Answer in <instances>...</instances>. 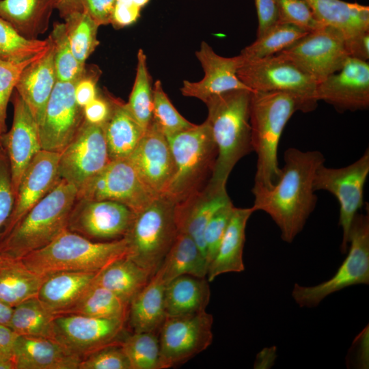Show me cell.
<instances>
[{"mask_svg": "<svg viewBox=\"0 0 369 369\" xmlns=\"http://www.w3.org/2000/svg\"><path fill=\"white\" fill-rule=\"evenodd\" d=\"M128 304L111 291L94 284L62 314H77L100 318L126 320Z\"/></svg>", "mask_w": 369, "mask_h": 369, "instance_id": "obj_37", "label": "cell"}, {"mask_svg": "<svg viewBox=\"0 0 369 369\" xmlns=\"http://www.w3.org/2000/svg\"><path fill=\"white\" fill-rule=\"evenodd\" d=\"M296 100L282 92H251L249 122L251 145L257 155L252 189H269L278 181L282 169L277 152L282 132L295 112Z\"/></svg>", "mask_w": 369, "mask_h": 369, "instance_id": "obj_3", "label": "cell"}, {"mask_svg": "<svg viewBox=\"0 0 369 369\" xmlns=\"http://www.w3.org/2000/svg\"><path fill=\"white\" fill-rule=\"evenodd\" d=\"M126 320L100 318L77 314L54 317V340L81 359L108 345L120 344Z\"/></svg>", "mask_w": 369, "mask_h": 369, "instance_id": "obj_13", "label": "cell"}, {"mask_svg": "<svg viewBox=\"0 0 369 369\" xmlns=\"http://www.w3.org/2000/svg\"><path fill=\"white\" fill-rule=\"evenodd\" d=\"M65 27L72 51L81 64L99 44L98 24L85 12H74L65 19Z\"/></svg>", "mask_w": 369, "mask_h": 369, "instance_id": "obj_41", "label": "cell"}, {"mask_svg": "<svg viewBox=\"0 0 369 369\" xmlns=\"http://www.w3.org/2000/svg\"><path fill=\"white\" fill-rule=\"evenodd\" d=\"M134 215L119 202L77 198L67 229L94 241H113L124 236Z\"/></svg>", "mask_w": 369, "mask_h": 369, "instance_id": "obj_16", "label": "cell"}, {"mask_svg": "<svg viewBox=\"0 0 369 369\" xmlns=\"http://www.w3.org/2000/svg\"><path fill=\"white\" fill-rule=\"evenodd\" d=\"M50 42L45 40H29L22 36L9 23L0 17V59L20 62L45 50Z\"/></svg>", "mask_w": 369, "mask_h": 369, "instance_id": "obj_42", "label": "cell"}, {"mask_svg": "<svg viewBox=\"0 0 369 369\" xmlns=\"http://www.w3.org/2000/svg\"><path fill=\"white\" fill-rule=\"evenodd\" d=\"M11 128L1 138L10 165L14 195L21 179L34 156L42 150L39 126L25 101L15 91Z\"/></svg>", "mask_w": 369, "mask_h": 369, "instance_id": "obj_21", "label": "cell"}, {"mask_svg": "<svg viewBox=\"0 0 369 369\" xmlns=\"http://www.w3.org/2000/svg\"><path fill=\"white\" fill-rule=\"evenodd\" d=\"M111 161L102 125L85 120L60 152L58 171L62 179L77 189Z\"/></svg>", "mask_w": 369, "mask_h": 369, "instance_id": "obj_15", "label": "cell"}, {"mask_svg": "<svg viewBox=\"0 0 369 369\" xmlns=\"http://www.w3.org/2000/svg\"><path fill=\"white\" fill-rule=\"evenodd\" d=\"M308 31L287 23H277L251 44L245 46L239 55L243 61L250 62L272 56L286 49Z\"/></svg>", "mask_w": 369, "mask_h": 369, "instance_id": "obj_38", "label": "cell"}, {"mask_svg": "<svg viewBox=\"0 0 369 369\" xmlns=\"http://www.w3.org/2000/svg\"><path fill=\"white\" fill-rule=\"evenodd\" d=\"M55 315L37 297L13 307L9 327L18 335L54 339Z\"/></svg>", "mask_w": 369, "mask_h": 369, "instance_id": "obj_36", "label": "cell"}, {"mask_svg": "<svg viewBox=\"0 0 369 369\" xmlns=\"http://www.w3.org/2000/svg\"><path fill=\"white\" fill-rule=\"evenodd\" d=\"M136 75L127 107L144 130L150 125L152 116V88L151 77L147 66V58L144 51L137 53Z\"/></svg>", "mask_w": 369, "mask_h": 369, "instance_id": "obj_39", "label": "cell"}, {"mask_svg": "<svg viewBox=\"0 0 369 369\" xmlns=\"http://www.w3.org/2000/svg\"><path fill=\"white\" fill-rule=\"evenodd\" d=\"M126 254L124 237L94 241L66 229L47 245L27 254L22 260L40 275L58 271L98 272Z\"/></svg>", "mask_w": 369, "mask_h": 369, "instance_id": "obj_5", "label": "cell"}, {"mask_svg": "<svg viewBox=\"0 0 369 369\" xmlns=\"http://www.w3.org/2000/svg\"><path fill=\"white\" fill-rule=\"evenodd\" d=\"M254 212L252 207L234 206L217 252L208 265L206 279L209 282L221 274L240 273L245 269L243 253L245 229Z\"/></svg>", "mask_w": 369, "mask_h": 369, "instance_id": "obj_27", "label": "cell"}, {"mask_svg": "<svg viewBox=\"0 0 369 369\" xmlns=\"http://www.w3.org/2000/svg\"><path fill=\"white\" fill-rule=\"evenodd\" d=\"M195 55L204 72L199 81H183L180 92L184 96L196 98L205 102L213 96L236 90H248L238 77L237 71L242 64L238 55L225 57L217 54L206 42H202Z\"/></svg>", "mask_w": 369, "mask_h": 369, "instance_id": "obj_22", "label": "cell"}, {"mask_svg": "<svg viewBox=\"0 0 369 369\" xmlns=\"http://www.w3.org/2000/svg\"><path fill=\"white\" fill-rule=\"evenodd\" d=\"M41 53L20 62L0 59V139L6 133L7 107L20 75L24 68L36 59Z\"/></svg>", "mask_w": 369, "mask_h": 369, "instance_id": "obj_45", "label": "cell"}, {"mask_svg": "<svg viewBox=\"0 0 369 369\" xmlns=\"http://www.w3.org/2000/svg\"><path fill=\"white\" fill-rule=\"evenodd\" d=\"M79 369H131L120 344L99 348L83 357Z\"/></svg>", "mask_w": 369, "mask_h": 369, "instance_id": "obj_48", "label": "cell"}, {"mask_svg": "<svg viewBox=\"0 0 369 369\" xmlns=\"http://www.w3.org/2000/svg\"><path fill=\"white\" fill-rule=\"evenodd\" d=\"M96 273L58 271L46 274L36 297L54 315L62 314L90 288Z\"/></svg>", "mask_w": 369, "mask_h": 369, "instance_id": "obj_26", "label": "cell"}, {"mask_svg": "<svg viewBox=\"0 0 369 369\" xmlns=\"http://www.w3.org/2000/svg\"><path fill=\"white\" fill-rule=\"evenodd\" d=\"M258 16L256 38L264 34L278 23L277 0H254Z\"/></svg>", "mask_w": 369, "mask_h": 369, "instance_id": "obj_51", "label": "cell"}, {"mask_svg": "<svg viewBox=\"0 0 369 369\" xmlns=\"http://www.w3.org/2000/svg\"><path fill=\"white\" fill-rule=\"evenodd\" d=\"M280 53L292 59L318 83L340 70L349 57L346 37L329 26L308 33Z\"/></svg>", "mask_w": 369, "mask_h": 369, "instance_id": "obj_14", "label": "cell"}, {"mask_svg": "<svg viewBox=\"0 0 369 369\" xmlns=\"http://www.w3.org/2000/svg\"><path fill=\"white\" fill-rule=\"evenodd\" d=\"M128 159L154 194L166 193L174 173L173 157L166 136L152 122Z\"/></svg>", "mask_w": 369, "mask_h": 369, "instance_id": "obj_20", "label": "cell"}, {"mask_svg": "<svg viewBox=\"0 0 369 369\" xmlns=\"http://www.w3.org/2000/svg\"><path fill=\"white\" fill-rule=\"evenodd\" d=\"M156 196L141 181L128 159L111 161L77 189V198L121 203L135 213Z\"/></svg>", "mask_w": 369, "mask_h": 369, "instance_id": "obj_11", "label": "cell"}, {"mask_svg": "<svg viewBox=\"0 0 369 369\" xmlns=\"http://www.w3.org/2000/svg\"><path fill=\"white\" fill-rule=\"evenodd\" d=\"M83 12L100 27L111 24L116 0H81Z\"/></svg>", "mask_w": 369, "mask_h": 369, "instance_id": "obj_52", "label": "cell"}, {"mask_svg": "<svg viewBox=\"0 0 369 369\" xmlns=\"http://www.w3.org/2000/svg\"><path fill=\"white\" fill-rule=\"evenodd\" d=\"M18 336L9 326L0 324V361L14 359Z\"/></svg>", "mask_w": 369, "mask_h": 369, "instance_id": "obj_56", "label": "cell"}, {"mask_svg": "<svg viewBox=\"0 0 369 369\" xmlns=\"http://www.w3.org/2000/svg\"><path fill=\"white\" fill-rule=\"evenodd\" d=\"M234 208L231 201L226 204L216 211L205 228L203 238L208 266L217 252Z\"/></svg>", "mask_w": 369, "mask_h": 369, "instance_id": "obj_47", "label": "cell"}, {"mask_svg": "<svg viewBox=\"0 0 369 369\" xmlns=\"http://www.w3.org/2000/svg\"><path fill=\"white\" fill-rule=\"evenodd\" d=\"M167 139L174 173L165 195L176 203L207 185L215 166L217 149L206 120Z\"/></svg>", "mask_w": 369, "mask_h": 369, "instance_id": "obj_6", "label": "cell"}, {"mask_svg": "<svg viewBox=\"0 0 369 369\" xmlns=\"http://www.w3.org/2000/svg\"><path fill=\"white\" fill-rule=\"evenodd\" d=\"M206 277L180 275L169 282L165 290L167 316H178L206 310L210 290Z\"/></svg>", "mask_w": 369, "mask_h": 369, "instance_id": "obj_32", "label": "cell"}, {"mask_svg": "<svg viewBox=\"0 0 369 369\" xmlns=\"http://www.w3.org/2000/svg\"><path fill=\"white\" fill-rule=\"evenodd\" d=\"M251 91L236 90L211 97L204 103L206 120L217 149V156L208 184L226 188L234 167L253 151L249 104Z\"/></svg>", "mask_w": 369, "mask_h": 369, "instance_id": "obj_2", "label": "cell"}, {"mask_svg": "<svg viewBox=\"0 0 369 369\" xmlns=\"http://www.w3.org/2000/svg\"><path fill=\"white\" fill-rule=\"evenodd\" d=\"M284 161L280 177L273 187L251 189V207L267 213L279 228L282 240L291 243L316 207L314 179L325 157L318 150L290 148L284 152Z\"/></svg>", "mask_w": 369, "mask_h": 369, "instance_id": "obj_1", "label": "cell"}, {"mask_svg": "<svg viewBox=\"0 0 369 369\" xmlns=\"http://www.w3.org/2000/svg\"><path fill=\"white\" fill-rule=\"evenodd\" d=\"M206 259L195 241L189 235L178 232L157 273L167 285L183 275L206 277Z\"/></svg>", "mask_w": 369, "mask_h": 369, "instance_id": "obj_34", "label": "cell"}, {"mask_svg": "<svg viewBox=\"0 0 369 369\" xmlns=\"http://www.w3.org/2000/svg\"><path fill=\"white\" fill-rule=\"evenodd\" d=\"M57 10L63 19L74 12H83L81 0H59Z\"/></svg>", "mask_w": 369, "mask_h": 369, "instance_id": "obj_58", "label": "cell"}, {"mask_svg": "<svg viewBox=\"0 0 369 369\" xmlns=\"http://www.w3.org/2000/svg\"><path fill=\"white\" fill-rule=\"evenodd\" d=\"M59 152L41 150L32 159L15 194L12 212L1 228L0 238L59 182Z\"/></svg>", "mask_w": 369, "mask_h": 369, "instance_id": "obj_19", "label": "cell"}, {"mask_svg": "<svg viewBox=\"0 0 369 369\" xmlns=\"http://www.w3.org/2000/svg\"><path fill=\"white\" fill-rule=\"evenodd\" d=\"M278 23H287L313 31L323 25L305 0H277Z\"/></svg>", "mask_w": 369, "mask_h": 369, "instance_id": "obj_46", "label": "cell"}, {"mask_svg": "<svg viewBox=\"0 0 369 369\" xmlns=\"http://www.w3.org/2000/svg\"><path fill=\"white\" fill-rule=\"evenodd\" d=\"M174 207V201L168 195L156 196L135 213L124 236L126 243V257L151 277L159 269L177 236Z\"/></svg>", "mask_w": 369, "mask_h": 369, "instance_id": "obj_7", "label": "cell"}, {"mask_svg": "<svg viewBox=\"0 0 369 369\" xmlns=\"http://www.w3.org/2000/svg\"><path fill=\"white\" fill-rule=\"evenodd\" d=\"M316 98L338 111L364 110L369 107V64L348 57L336 72L318 83Z\"/></svg>", "mask_w": 369, "mask_h": 369, "instance_id": "obj_18", "label": "cell"}, {"mask_svg": "<svg viewBox=\"0 0 369 369\" xmlns=\"http://www.w3.org/2000/svg\"><path fill=\"white\" fill-rule=\"evenodd\" d=\"M348 254L334 275L312 286L294 285L292 297L301 308L317 306L328 295L346 287L369 284V216L357 213L351 226Z\"/></svg>", "mask_w": 369, "mask_h": 369, "instance_id": "obj_9", "label": "cell"}, {"mask_svg": "<svg viewBox=\"0 0 369 369\" xmlns=\"http://www.w3.org/2000/svg\"><path fill=\"white\" fill-rule=\"evenodd\" d=\"M325 26L343 33L346 40L369 31V7L342 0H305Z\"/></svg>", "mask_w": 369, "mask_h": 369, "instance_id": "obj_31", "label": "cell"}, {"mask_svg": "<svg viewBox=\"0 0 369 369\" xmlns=\"http://www.w3.org/2000/svg\"><path fill=\"white\" fill-rule=\"evenodd\" d=\"M44 277L29 269L22 259L0 254V301L13 308L36 297Z\"/></svg>", "mask_w": 369, "mask_h": 369, "instance_id": "obj_33", "label": "cell"}, {"mask_svg": "<svg viewBox=\"0 0 369 369\" xmlns=\"http://www.w3.org/2000/svg\"><path fill=\"white\" fill-rule=\"evenodd\" d=\"M49 36L55 47L54 64L57 80L62 82L79 81L85 73L86 64H81L75 58L64 23L55 22Z\"/></svg>", "mask_w": 369, "mask_h": 369, "instance_id": "obj_43", "label": "cell"}, {"mask_svg": "<svg viewBox=\"0 0 369 369\" xmlns=\"http://www.w3.org/2000/svg\"><path fill=\"white\" fill-rule=\"evenodd\" d=\"M213 317L206 310L167 316L159 337L163 368L184 363L206 350L213 342Z\"/></svg>", "mask_w": 369, "mask_h": 369, "instance_id": "obj_12", "label": "cell"}, {"mask_svg": "<svg viewBox=\"0 0 369 369\" xmlns=\"http://www.w3.org/2000/svg\"><path fill=\"white\" fill-rule=\"evenodd\" d=\"M141 8L122 0L115 1L111 24L116 29L123 28L135 23L140 17Z\"/></svg>", "mask_w": 369, "mask_h": 369, "instance_id": "obj_53", "label": "cell"}, {"mask_svg": "<svg viewBox=\"0 0 369 369\" xmlns=\"http://www.w3.org/2000/svg\"><path fill=\"white\" fill-rule=\"evenodd\" d=\"M100 72L96 66L85 68L83 76L77 82L74 96L77 103L82 108L98 95L96 84Z\"/></svg>", "mask_w": 369, "mask_h": 369, "instance_id": "obj_50", "label": "cell"}, {"mask_svg": "<svg viewBox=\"0 0 369 369\" xmlns=\"http://www.w3.org/2000/svg\"><path fill=\"white\" fill-rule=\"evenodd\" d=\"M77 81L56 82L39 126L42 150L60 153L83 124V108L74 96Z\"/></svg>", "mask_w": 369, "mask_h": 369, "instance_id": "obj_17", "label": "cell"}, {"mask_svg": "<svg viewBox=\"0 0 369 369\" xmlns=\"http://www.w3.org/2000/svg\"><path fill=\"white\" fill-rule=\"evenodd\" d=\"M58 2L59 0H0V17L22 36L36 40L47 31Z\"/></svg>", "mask_w": 369, "mask_h": 369, "instance_id": "obj_29", "label": "cell"}, {"mask_svg": "<svg viewBox=\"0 0 369 369\" xmlns=\"http://www.w3.org/2000/svg\"><path fill=\"white\" fill-rule=\"evenodd\" d=\"M230 201L226 188L214 187L208 183L203 189L175 203L174 218L178 232L191 236L204 256L205 228L216 211Z\"/></svg>", "mask_w": 369, "mask_h": 369, "instance_id": "obj_23", "label": "cell"}, {"mask_svg": "<svg viewBox=\"0 0 369 369\" xmlns=\"http://www.w3.org/2000/svg\"><path fill=\"white\" fill-rule=\"evenodd\" d=\"M131 369H163L155 331L126 334L120 343Z\"/></svg>", "mask_w": 369, "mask_h": 369, "instance_id": "obj_40", "label": "cell"}, {"mask_svg": "<svg viewBox=\"0 0 369 369\" xmlns=\"http://www.w3.org/2000/svg\"><path fill=\"white\" fill-rule=\"evenodd\" d=\"M166 284L156 272L128 304V318L133 332L159 329L167 317L165 307Z\"/></svg>", "mask_w": 369, "mask_h": 369, "instance_id": "obj_30", "label": "cell"}, {"mask_svg": "<svg viewBox=\"0 0 369 369\" xmlns=\"http://www.w3.org/2000/svg\"><path fill=\"white\" fill-rule=\"evenodd\" d=\"M369 174V150L353 163L340 168L321 165L314 179V189L326 191L337 199L339 206L338 224L342 230L341 251L345 253L352 221L364 204V188Z\"/></svg>", "mask_w": 369, "mask_h": 369, "instance_id": "obj_10", "label": "cell"}, {"mask_svg": "<svg viewBox=\"0 0 369 369\" xmlns=\"http://www.w3.org/2000/svg\"><path fill=\"white\" fill-rule=\"evenodd\" d=\"M14 197L9 159L0 142V231L12 212Z\"/></svg>", "mask_w": 369, "mask_h": 369, "instance_id": "obj_49", "label": "cell"}, {"mask_svg": "<svg viewBox=\"0 0 369 369\" xmlns=\"http://www.w3.org/2000/svg\"><path fill=\"white\" fill-rule=\"evenodd\" d=\"M150 277L144 269L125 256L97 272L93 284L111 291L129 304Z\"/></svg>", "mask_w": 369, "mask_h": 369, "instance_id": "obj_35", "label": "cell"}, {"mask_svg": "<svg viewBox=\"0 0 369 369\" xmlns=\"http://www.w3.org/2000/svg\"><path fill=\"white\" fill-rule=\"evenodd\" d=\"M151 122L167 137L191 128L189 122L176 109L157 80L152 88V116Z\"/></svg>", "mask_w": 369, "mask_h": 369, "instance_id": "obj_44", "label": "cell"}, {"mask_svg": "<svg viewBox=\"0 0 369 369\" xmlns=\"http://www.w3.org/2000/svg\"><path fill=\"white\" fill-rule=\"evenodd\" d=\"M111 112V103L107 94L98 95L96 98L83 107L85 120L92 124L102 125Z\"/></svg>", "mask_w": 369, "mask_h": 369, "instance_id": "obj_54", "label": "cell"}, {"mask_svg": "<svg viewBox=\"0 0 369 369\" xmlns=\"http://www.w3.org/2000/svg\"><path fill=\"white\" fill-rule=\"evenodd\" d=\"M14 360L16 369H79L81 358L54 339L18 336Z\"/></svg>", "mask_w": 369, "mask_h": 369, "instance_id": "obj_25", "label": "cell"}, {"mask_svg": "<svg viewBox=\"0 0 369 369\" xmlns=\"http://www.w3.org/2000/svg\"><path fill=\"white\" fill-rule=\"evenodd\" d=\"M111 112L102 125L111 161L128 159L146 130L128 110L126 103L107 94Z\"/></svg>", "mask_w": 369, "mask_h": 369, "instance_id": "obj_28", "label": "cell"}, {"mask_svg": "<svg viewBox=\"0 0 369 369\" xmlns=\"http://www.w3.org/2000/svg\"><path fill=\"white\" fill-rule=\"evenodd\" d=\"M356 361L359 368H368V327H366L354 341Z\"/></svg>", "mask_w": 369, "mask_h": 369, "instance_id": "obj_57", "label": "cell"}, {"mask_svg": "<svg viewBox=\"0 0 369 369\" xmlns=\"http://www.w3.org/2000/svg\"><path fill=\"white\" fill-rule=\"evenodd\" d=\"M237 76L251 92H275L291 96L303 113L310 112L317 107L318 82L280 53L258 60L243 61Z\"/></svg>", "mask_w": 369, "mask_h": 369, "instance_id": "obj_8", "label": "cell"}, {"mask_svg": "<svg viewBox=\"0 0 369 369\" xmlns=\"http://www.w3.org/2000/svg\"><path fill=\"white\" fill-rule=\"evenodd\" d=\"M49 38L48 47L24 68L15 87L38 126L43 121L46 105L57 81L54 64L55 47Z\"/></svg>", "mask_w": 369, "mask_h": 369, "instance_id": "obj_24", "label": "cell"}, {"mask_svg": "<svg viewBox=\"0 0 369 369\" xmlns=\"http://www.w3.org/2000/svg\"><path fill=\"white\" fill-rule=\"evenodd\" d=\"M0 369H16L14 359L0 361Z\"/></svg>", "mask_w": 369, "mask_h": 369, "instance_id": "obj_60", "label": "cell"}, {"mask_svg": "<svg viewBox=\"0 0 369 369\" xmlns=\"http://www.w3.org/2000/svg\"><path fill=\"white\" fill-rule=\"evenodd\" d=\"M346 49L350 57L368 62L369 59V31L346 40Z\"/></svg>", "mask_w": 369, "mask_h": 369, "instance_id": "obj_55", "label": "cell"}, {"mask_svg": "<svg viewBox=\"0 0 369 369\" xmlns=\"http://www.w3.org/2000/svg\"><path fill=\"white\" fill-rule=\"evenodd\" d=\"M77 189L64 179L0 238V254L22 259L67 229Z\"/></svg>", "mask_w": 369, "mask_h": 369, "instance_id": "obj_4", "label": "cell"}, {"mask_svg": "<svg viewBox=\"0 0 369 369\" xmlns=\"http://www.w3.org/2000/svg\"><path fill=\"white\" fill-rule=\"evenodd\" d=\"M13 308L0 301V324L9 326Z\"/></svg>", "mask_w": 369, "mask_h": 369, "instance_id": "obj_59", "label": "cell"}]
</instances>
